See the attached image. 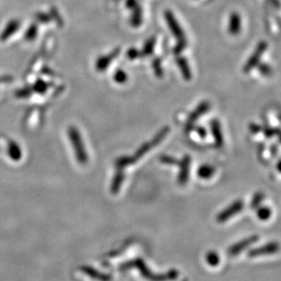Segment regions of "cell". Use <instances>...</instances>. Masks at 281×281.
<instances>
[{
	"label": "cell",
	"mask_w": 281,
	"mask_h": 281,
	"mask_svg": "<svg viewBox=\"0 0 281 281\" xmlns=\"http://www.w3.org/2000/svg\"><path fill=\"white\" fill-rule=\"evenodd\" d=\"M239 31H240V19H239V16L237 14H235L231 16V19H230L229 32L232 35H237V34H239Z\"/></svg>",
	"instance_id": "cell-13"
},
{
	"label": "cell",
	"mask_w": 281,
	"mask_h": 281,
	"mask_svg": "<svg viewBox=\"0 0 281 281\" xmlns=\"http://www.w3.org/2000/svg\"><path fill=\"white\" fill-rule=\"evenodd\" d=\"M262 199H263V195L261 193H258L252 200V207H257L260 202L262 201Z\"/></svg>",
	"instance_id": "cell-20"
},
{
	"label": "cell",
	"mask_w": 281,
	"mask_h": 281,
	"mask_svg": "<svg viewBox=\"0 0 281 281\" xmlns=\"http://www.w3.org/2000/svg\"><path fill=\"white\" fill-rule=\"evenodd\" d=\"M197 133L201 138H205L207 136V131L203 127H199L197 129Z\"/></svg>",
	"instance_id": "cell-24"
},
{
	"label": "cell",
	"mask_w": 281,
	"mask_h": 281,
	"mask_svg": "<svg viewBox=\"0 0 281 281\" xmlns=\"http://www.w3.org/2000/svg\"><path fill=\"white\" fill-rule=\"evenodd\" d=\"M275 132H276L277 135H279V138H280V141H281V130H275Z\"/></svg>",
	"instance_id": "cell-26"
},
{
	"label": "cell",
	"mask_w": 281,
	"mask_h": 281,
	"mask_svg": "<svg viewBox=\"0 0 281 281\" xmlns=\"http://www.w3.org/2000/svg\"><path fill=\"white\" fill-rule=\"evenodd\" d=\"M177 64L179 66L181 72L183 77L186 79V80H191L192 79V71L189 67V64L187 62L185 58H179L177 59Z\"/></svg>",
	"instance_id": "cell-10"
},
{
	"label": "cell",
	"mask_w": 281,
	"mask_h": 281,
	"mask_svg": "<svg viewBox=\"0 0 281 281\" xmlns=\"http://www.w3.org/2000/svg\"><path fill=\"white\" fill-rule=\"evenodd\" d=\"M277 169H278V171H279L280 173H281V160L278 163V165H277Z\"/></svg>",
	"instance_id": "cell-25"
},
{
	"label": "cell",
	"mask_w": 281,
	"mask_h": 281,
	"mask_svg": "<svg viewBox=\"0 0 281 281\" xmlns=\"http://www.w3.org/2000/svg\"><path fill=\"white\" fill-rule=\"evenodd\" d=\"M162 162L164 163H167L169 165H174V164H176V161H175L173 157H168V156H163L162 157Z\"/></svg>",
	"instance_id": "cell-23"
},
{
	"label": "cell",
	"mask_w": 281,
	"mask_h": 281,
	"mask_svg": "<svg viewBox=\"0 0 281 281\" xmlns=\"http://www.w3.org/2000/svg\"><path fill=\"white\" fill-rule=\"evenodd\" d=\"M115 80L117 82H124L126 80V73L122 70H118L115 73Z\"/></svg>",
	"instance_id": "cell-19"
},
{
	"label": "cell",
	"mask_w": 281,
	"mask_h": 281,
	"mask_svg": "<svg viewBox=\"0 0 281 281\" xmlns=\"http://www.w3.org/2000/svg\"><path fill=\"white\" fill-rule=\"evenodd\" d=\"M264 133H265V135L268 138H271V137H273V136L276 134V132H275V130L272 129V128L266 127L265 129H264Z\"/></svg>",
	"instance_id": "cell-21"
},
{
	"label": "cell",
	"mask_w": 281,
	"mask_h": 281,
	"mask_svg": "<svg viewBox=\"0 0 281 281\" xmlns=\"http://www.w3.org/2000/svg\"><path fill=\"white\" fill-rule=\"evenodd\" d=\"M69 136L70 142L73 145L77 159H78L80 164L84 165L85 163L87 162V154H86V151H85L82 140L80 138L79 131L75 127L69 128Z\"/></svg>",
	"instance_id": "cell-1"
},
{
	"label": "cell",
	"mask_w": 281,
	"mask_h": 281,
	"mask_svg": "<svg viewBox=\"0 0 281 281\" xmlns=\"http://www.w3.org/2000/svg\"><path fill=\"white\" fill-rule=\"evenodd\" d=\"M210 109V103L209 101H203L202 103L199 104V106L197 107V109L192 112L191 115L189 116L188 119V122H187V126L190 127L194 122H197V120L204 114H206Z\"/></svg>",
	"instance_id": "cell-5"
},
{
	"label": "cell",
	"mask_w": 281,
	"mask_h": 281,
	"mask_svg": "<svg viewBox=\"0 0 281 281\" xmlns=\"http://www.w3.org/2000/svg\"><path fill=\"white\" fill-rule=\"evenodd\" d=\"M216 169L212 165H204L200 166V168L197 171V175L202 179H210L215 175Z\"/></svg>",
	"instance_id": "cell-11"
},
{
	"label": "cell",
	"mask_w": 281,
	"mask_h": 281,
	"mask_svg": "<svg viewBox=\"0 0 281 281\" xmlns=\"http://www.w3.org/2000/svg\"><path fill=\"white\" fill-rule=\"evenodd\" d=\"M280 250V245L276 243V242H272V243H269V244L262 246L257 250H252L250 252V257L254 258V257H258V256H262V255H270L274 254Z\"/></svg>",
	"instance_id": "cell-6"
},
{
	"label": "cell",
	"mask_w": 281,
	"mask_h": 281,
	"mask_svg": "<svg viewBox=\"0 0 281 281\" xmlns=\"http://www.w3.org/2000/svg\"><path fill=\"white\" fill-rule=\"evenodd\" d=\"M165 17H166L167 23H168V26L172 29V32L174 33L175 37L178 38V43H186L185 34L183 33V30L181 29L180 26L178 25V23L175 20V18L172 15V13L171 12H167L165 14Z\"/></svg>",
	"instance_id": "cell-4"
},
{
	"label": "cell",
	"mask_w": 281,
	"mask_h": 281,
	"mask_svg": "<svg viewBox=\"0 0 281 281\" xmlns=\"http://www.w3.org/2000/svg\"><path fill=\"white\" fill-rule=\"evenodd\" d=\"M207 261L211 266H218L219 261H220V259H219L218 253L213 251V252H210L209 254L207 255Z\"/></svg>",
	"instance_id": "cell-18"
},
{
	"label": "cell",
	"mask_w": 281,
	"mask_h": 281,
	"mask_svg": "<svg viewBox=\"0 0 281 281\" xmlns=\"http://www.w3.org/2000/svg\"><path fill=\"white\" fill-rule=\"evenodd\" d=\"M116 55L117 52H114L112 55H109V56L104 57V58H101L100 60H98V62H97V69H99V70H103V69H106L108 64L112 61V58H114Z\"/></svg>",
	"instance_id": "cell-14"
},
{
	"label": "cell",
	"mask_w": 281,
	"mask_h": 281,
	"mask_svg": "<svg viewBox=\"0 0 281 281\" xmlns=\"http://www.w3.org/2000/svg\"><path fill=\"white\" fill-rule=\"evenodd\" d=\"M250 130L252 133H260L261 131V126L258 125V124H255V123H251L250 125Z\"/></svg>",
	"instance_id": "cell-22"
},
{
	"label": "cell",
	"mask_w": 281,
	"mask_h": 281,
	"mask_svg": "<svg viewBox=\"0 0 281 281\" xmlns=\"http://www.w3.org/2000/svg\"><path fill=\"white\" fill-rule=\"evenodd\" d=\"M258 69L260 70V73L265 77H270L272 74V68L268 64L259 63L258 64Z\"/></svg>",
	"instance_id": "cell-16"
},
{
	"label": "cell",
	"mask_w": 281,
	"mask_h": 281,
	"mask_svg": "<svg viewBox=\"0 0 281 281\" xmlns=\"http://www.w3.org/2000/svg\"><path fill=\"white\" fill-rule=\"evenodd\" d=\"M267 48H268V43L266 41H260L258 44L254 52L250 56L249 60L245 64L244 69H243L245 73L250 72L258 66V64L260 63V58L262 57V55L265 53Z\"/></svg>",
	"instance_id": "cell-2"
},
{
	"label": "cell",
	"mask_w": 281,
	"mask_h": 281,
	"mask_svg": "<svg viewBox=\"0 0 281 281\" xmlns=\"http://www.w3.org/2000/svg\"><path fill=\"white\" fill-rule=\"evenodd\" d=\"M18 27H19V22L17 20H12L9 22L1 36V39L4 40L5 38H7V37H9L14 32L16 31Z\"/></svg>",
	"instance_id": "cell-12"
},
{
	"label": "cell",
	"mask_w": 281,
	"mask_h": 281,
	"mask_svg": "<svg viewBox=\"0 0 281 281\" xmlns=\"http://www.w3.org/2000/svg\"><path fill=\"white\" fill-rule=\"evenodd\" d=\"M256 239H258L257 237H252V238H250V239H246L244 241L239 242L238 244L234 245L233 247H231L230 250H229V254H239V252H241L242 250H244L246 247H248V246H250L252 243H254Z\"/></svg>",
	"instance_id": "cell-9"
},
{
	"label": "cell",
	"mask_w": 281,
	"mask_h": 281,
	"mask_svg": "<svg viewBox=\"0 0 281 281\" xmlns=\"http://www.w3.org/2000/svg\"><path fill=\"white\" fill-rule=\"evenodd\" d=\"M9 147H10L9 154H10L11 157L15 160L19 159L21 157V152H20V149L18 148L17 144L15 143H11Z\"/></svg>",
	"instance_id": "cell-15"
},
{
	"label": "cell",
	"mask_w": 281,
	"mask_h": 281,
	"mask_svg": "<svg viewBox=\"0 0 281 281\" xmlns=\"http://www.w3.org/2000/svg\"><path fill=\"white\" fill-rule=\"evenodd\" d=\"M258 217L265 221L271 217V210L269 207H261L258 211Z\"/></svg>",
	"instance_id": "cell-17"
},
{
	"label": "cell",
	"mask_w": 281,
	"mask_h": 281,
	"mask_svg": "<svg viewBox=\"0 0 281 281\" xmlns=\"http://www.w3.org/2000/svg\"><path fill=\"white\" fill-rule=\"evenodd\" d=\"M190 164H191V159L189 156H185L184 159L182 161V165H181L180 172V180L181 183L185 184L187 179H188V175H189V168H190Z\"/></svg>",
	"instance_id": "cell-8"
},
{
	"label": "cell",
	"mask_w": 281,
	"mask_h": 281,
	"mask_svg": "<svg viewBox=\"0 0 281 281\" xmlns=\"http://www.w3.org/2000/svg\"><path fill=\"white\" fill-rule=\"evenodd\" d=\"M211 132L215 139V143L218 147H222L224 144V136L221 129V124L219 123L218 120H213L211 122Z\"/></svg>",
	"instance_id": "cell-7"
},
{
	"label": "cell",
	"mask_w": 281,
	"mask_h": 281,
	"mask_svg": "<svg viewBox=\"0 0 281 281\" xmlns=\"http://www.w3.org/2000/svg\"><path fill=\"white\" fill-rule=\"evenodd\" d=\"M243 209V202L238 200V201L233 203L230 207L226 208L224 211L219 214L218 217V222H225L227 221L228 218H232L234 215L238 214L239 211H241Z\"/></svg>",
	"instance_id": "cell-3"
}]
</instances>
